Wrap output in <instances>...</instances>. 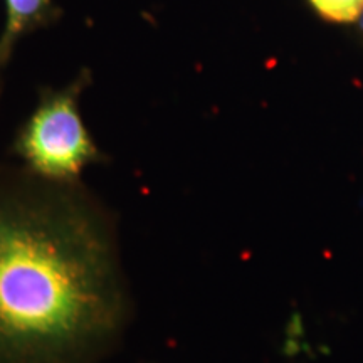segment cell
Masks as SVG:
<instances>
[{"mask_svg":"<svg viewBox=\"0 0 363 363\" xmlns=\"http://www.w3.org/2000/svg\"><path fill=\"white\" fill-rule=\"evenodd\" d=\"M130 315L110 208L81 182L0 177V363H101Z\"/></svg>","mask_w":363,"mask_h":363,"instance_id":"6da1fadb","label":"cell"},{"mask_svg":"<svg viewBox=\"0 0 363 363\" xmlns=\"http://www.w3.org/2000/svg\"><path fill=\"white\" fill-rule=\"evenodd\" d=\"M88 81L84 72L65 88L40 94L13 142L26 172L54 184H79L88 167L103 162L79 108Z\"/></svg>","mask_w":363,"mask_h":363,"instance_id":"7a4b0ae2","label":"cell"},{"mask_svg":"<svg viewBox=\"0 0 363 363\" xmlns=\"http://www.w3.org/2000/svg\"><path fill=\"white\" fill-rule=\"evenodd\" d=\"M6 24L0 34V71L21 38L43 26L52 16V0H4Z\"/></svg>","mask_w":363,"mask_h":363,"instance_id":"3957f363","label":"cell"},{"mask_svg":"<svg viewBox=\"0 0 363 363\" xmlns=\"http://www.w3.org/2000/svg\"><path fill=\"white\" fill-rule=\"evenodd\" d=\"M321 17L338 24H352L363 13V0H308Z\"/></svg>","mask_w":363,"mask_h":363,"instance_id":"277c9868","label":"cell"}]
</instances>
